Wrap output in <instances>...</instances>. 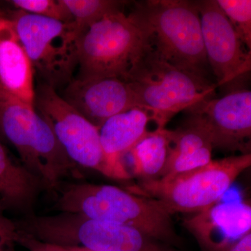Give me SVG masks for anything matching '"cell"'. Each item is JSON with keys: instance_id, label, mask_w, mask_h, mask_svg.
<instances>
[{"instance_id": "obj_1", "label": "cell", "mask_w": 251, "mask_h": 251, "mask_svg": "<svg viewBox=\"0 0 251 251\" xmlns=\"http://www.w3.org/2000/svg\"><path fill=\"white\" fill-rule=\"evenodd\" d=\"M54 209L128 226L181 249L171 214L159 201L112 185L68 184L59 190Z\"/></svg>"}, {"instance_id": "obj_2", "label": "cell", "mask_w": 251, "mask_h": 251, "mask_svg": "<svg viewBox=\"0 0 251 251\" xmlns=\"http://www.w3.org/2000/svg\"><path fill=\"white\" fill-rule=\"evenodd\" d=\"M150 46L175 67L211 81L196 1L146 0L130 12Z\"/></svg>"}, {"instance_id": "obj_3", "label": "cell", "mask_w": 251, "mask_h": 251, "mask_svg": "<svg viewBox=\"0 0 251 251\" xmlns=\"http://www.w3.org/2000/svg\"><path fill=\"white\" fill-rule=\"evenodd\" d=\"M138 106L151 113L156 128H164L176 114L214 98L215 82L175 67L148 44L126 80Z\"/></svg>"}, {"instance_id": "obj_4", "label": "cell", "mask_w": 251, "mask_h": 251, "mask_svg": "<svg viewBox=\"0 0 251 251\" xmlns=\"http://www.w3.org/2000/svg\"><path fill=\"white\" fill-rule=\"evenodd\" d=\"M251 166V154L211 160L170 179L140 180L128 191L159 201L171 214H197L221 201L239 175Z\"/></svg>"}, {"instance_id": "obj_5", "label": "cell", "mask_w": 251, "mask_h": 251, "mask_svg": "<svg viewBox=\"0 0 251 251\" xmlns=\"http://www.w3.org/2000/svg\"><path fill=\"white\" fill-rule=\"evenodd\" d=\"M146 34L132 14L107 15L80 34L77 80L116 77L126 80L148 46Z\"/></svg>"}, {"instance_id": "obj_6", "label": "cell", "mask_w": 251, "mask_h": 251, "mask_svg": "<svg viewBox=\"0 0 251 251\" xmlns=\"http://www.w3.org/2000/svg\"><path fill=\"white\" fill-rule=\"evenodd\" d=\"M11 21L43 83L57 90L74 79L80 34L74 23L15 11Z\"/></svg>"}, {"instance_id": "obj_7", "label": "cell", "mask_w": 251, "mask_h": 251, "mask_svg": "<svg viewBox=\"0 0 251 251\" xmlns=\"http://www.w3.org/2000/svg\"><path fill=\"white\" fill-rule=\"evenodd\" d=\"M34 108L49 122L68 156L77 166L117 180L102 148L98 127L73 108L57 90L43 82L39 84L35 89Z\"/></svg>"}, {"instance_id": "obj_8", "label": "cell", "mask_w": 251, "mask_h": 251, "mask_svg": "<svg viewBox=\"0 0 251 251\" xmlns=\"http://www.w3.org/2000/svg\"><path fill=\"white\" fill-rule=\"evenodd\" d=\"M196 1L203 42L217 87L233 83L251 70V51L234 30L216 0Z\"/></svg>"}, {"instance_id": "obj_9", "label": "cell", "mask_w": 251, "mask_h": 251, "mask_svg": "<svg viewBox=\"0 0 251 251\" xmlns=\"http://www.w3.org/2000/svg\"><path fill=\"white\" fill-rule=\"evenodd\" d=\"M207 132L213 148L241 154L251 153V92L230 89L221 98H211L188 110Z\"/></svg>"}, {"instance_id": "obj_10", "label": "cell", "mask_w": 251, "mask_h": 251, "mask_svg": "<svg viewBox=\"0 0 251 251\" xmlns=\"http://www.w3.org/2000/svg\"><path fill=\"white\" fill-rule=\"evenodd\" d=\"M61 96L99 128L114 115L138 106L128 82L116 77L74 78Z\"/></svg>"}, {"instance_id": "obj_11", "label": "cell", "mask_w": 251, "mask_h": 251, "mask_svg": "<svg viewBox=\"0 0 251 251\" xmlns=\"http://www.w3.org/2000/svg\"><path fill=\"white\" fill-rule=\"evenodd\" d=\"M183 226L202 251H225L251 233V205L247 201L220 202L188 216Z\"/></svg>"}, {"instance_id": "obj_12", "label": "cell", "mask_w": 251, "mask_h": 251, "mask_svg": "<svg viewBox=\"0 0 251 251\" xmlns=\"http://www.w3.org/2000/svg\"><path fill=\"white\" fill-rule=\"evenodd\" d=\"M150 122H153L151 113L135 106L114 115L99 127L102 148L117 180L131 179L126 165V156L148 133Z\"/></svg>"}, {"instance_id": "obj_13", "label": "cell", "mask_w": 251, "mask_h": 251, "mask_svg": "<svg viewBox=\"0 0 251 251\" xmlns=\"http://www.w3.org/2000/svg\"><path fill=\"white\" fill-rule=\"evenodd\" d=\"M0 87L34 107V70L11 20L0 15Z\"/></svg>"}, {"instance_id": "obj_14", "label": "cell", "mask_w": 251, "mask_h": 251, "mask_svg": "<svg viewBox=\"0 0 251 251\" xmlns=\"http://www.w3.org/2000/svg\"><path fill=\"white\" fill-rule=\"evenodd\" d=\"M171 148L166 166L159 179L167 180L205 166L212 160V144L207 132L196 115L190 116L182 126L170 130Z\"/></svg>"}, {"instance_id": "obj_15", "label": "cell", "mask_w": 251, "mask_h": 251, "mask_svg": "<svg viewBox=\"0 0 251 251\" xmlns=\"http://www.w3.org/2000/svg\"><path fill=\"white\" fill-rule=\"evenodd\" d=\"M37 116L34 106L21 101L0 87V135L12 144L23 165L35 176L32 147Z\"/></svg>"}, {"instance_id": "obj_16", "label": "cell", "mask_w": 251, "mask_h": 251, "mask_svg": "<svg viewBox=\"0 0 251 251\" xmlns=\"http://www.w3.org/2000/svg\"><path fill=\"white\" fill-rule=\"evenodd\" d=\"M42 188L39 178L14 160L0 142V202L5 209L29 213Z\"/></svg>"}, {"instance_id": "obj_17", "label": "cell", "mask_w": 251, "mask_h": 251, "mask_svg": "<svg viewBox=\"0 0 251 251\" xmlns=\"http://www.w3.org/2000/svg\"><path fill=\"white\" fill-rule=\"evenodd\" d=\"M170 148V130L156 128L149 130L126 155L130 159L131 176L143 181L159 179L166 166Z\"/></svg>"}, {"instance_id": "obj_18", "label": "cell", "mask_w": 251, "mask_h": 251, "mask_svg": "<svg viewBox=\"0 0 251 251\" xmlns=\"http://www.w3.org/2000/svg\"><path fill=\"white\" fill-rule=\"evenodd\" d=\"M70 14L77 31L87 27L107 15L123 11L127 1L118 0H61Z\"/></svg>"}, {"instance_id": "obj_19", "label": "cell", "mask_w": 251, "mask_h": 251, "mask_svg": "<svg viewBox=\"0 0 251 251\" xmlns=\"http://www.w3.org/2000/svg\"><path fill=\"white\" fill-rule=\"evenodd\" d=\"M238 36L251 51V0H216Z\"/></svg>"}, {"instance_id": "obj_20", "label": "cell", "mask_w": 251, "mask_h": 251, "mask_svg": "<svg viewBox=\"0 0 251 251\" xmlns=\"http://www.w3.org/2000/svg\"><path fill=\"white\" fill-rule=\"evenodd\" d=\"M10 4L19 11L41 17L73 23L72 15L61 0H13Z\"/></svg>"}, {"instance_id": "obj_21", "label": "cell", "mask_w": 251, "mask_h": 251, "mask_svg": "<svg viewBox=\"0 0 251 251\" xmlns=\"http://www.w3.org/2000/svg\"><path fill=\"white\" fill-rule=\"evenodd\" d=\"M5 207L0 202V251H17L18 231L16 222L5 214Z\"/></svg>"}, {"instance_id": "obj_22", "label": "cell", "mask_w": 251, "mask_h": 251, "mask_svg": "<svg viewBox=\"0 0 251 251\" xmlns=\"http://www.w3.org/2000/svg\"><path fill=\"white\" fill-rule=\"evenodd\" d=\"M18 245L28 251H94L85 248L54 245L41 242L29 234L19 231L17 239Z\"/></svg>"}, {"instance_id": "obj_23", "label": "cell", "mask_w": 251, "mask_h": 251, "mask_svg": "<svg viewBox=\"0 0 251 251\" xmlns=\"http://www.w3.org/2000/svg\"><path fill=\"white\" fill-rule=\"evenodd\" d=\"M225 251H251V233L232 243Z\"/></svg>"}]
</instances>
